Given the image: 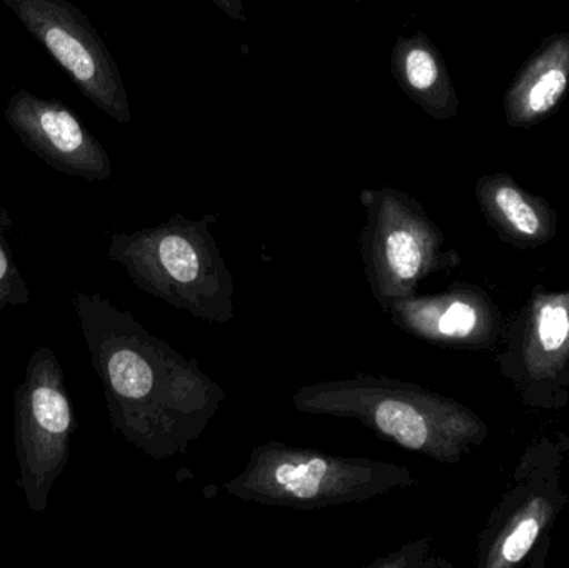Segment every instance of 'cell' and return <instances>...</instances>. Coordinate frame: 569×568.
Here are the masks:
<instances>
[{"label":"cell","mask_w":569,"mask_h":568,"mask_svg":"<svg viewBox=\"0 0 569 568\" xmlns=\"http://www.w3.org/2000/svg\"><path fill=\"white\" fill-rule=\"evenodd\" d=\"M569 90V32L551 33L525 60L505 92V119L531 129L558 109Z\"/></svg>","instance_id":"obj_13"},{"label":"cell","mask_w":569,"mask_h":568,"mask_svg":"<svg viewBox=\"0 0 569 568\" xmlns=\"http://www.w3.org/2000/svg\"><path fill=\"white\" fill-rule=\"evenodd\" d=\"M72 306L112 429L157 462L186 454L226 400L219 382L100 293Z\"/></svg>","instance_id":"obj_1"},{"label":"cell","mask_w":569,"mask_h":568,"mask_svg":"<svg viewBox=\"0 0 569 568\" xmlns=\"http://www.w3.org/2000/svg\"><path fill=\"white\" fill-rule=\"evenodd\" d=\"M453 568V564L435 556L431 550V539H421L417 542L407 544L398 552L390 554L385 559L375 560L368 568Z\"/></svg>","instance_id":"obj_16"},{"label":"cell","mask_w":569,"mask_h":568,"mask_svg":"<svg viewBox=\"0 0 569 568\" xmlns=\"http://www.w3.org/2000/svg\"><path fill=\"white\" fill-rule=\"evenodd\" d=\"M77 429L62 366L52 349L37 347L13 390L19 484L33 514L46 512L53 484L69 462L70 439Z\"/></svg>","instance_id":"obj_7"},{"label":"cell","mask_w":569,"mask_h":568,"mask_svg":"<svg viewBox=\"0 0 569 568\" xmlns=\"http://www.w3.org/2000/svg\"><path fill=\"white\" fill-rule=\"evenodd\" d=\"M475 196L488 226L515 249H538L557 237V210L545 197L521 187L510 173L480 177Z\"/></svg>","instance_id":"obj_12"},{"label":"cell","mask_w":569,"mask_h":568,"mask_svg":"<svg viewBox=\"0 0 569 568\" xmlns=\"http://www.w3.org/2000/svg\"><path fill=\"white\" fill-rule=\"evenodd\" d=\"M80 90L120 123L132 119L116 60L89 20L69 0H3Z\"/></svg>","instance_id":"obj_9"},{"label":"cell","mask_w":569,"mask_h":568,"mask_svg":"<svg viewBox=\"0 0 569 568\" xmlns=\"http://www.w3.org/2000/svg\"><path fill=\"white\" fill-rule=\"evenodd\" d=\"M565 439V452H567L569 459V434H563Z\"/></svg>","instance_id":"obj_18"},{"label":"cell","mask_w":569,"mask_h":568,"mask_svg":"<svg viewBox=\"0 0 569 568\" xmlns=\"http://www.w3.org/2000/svg\"><path fill=\"white\" fill-rule=\"evenodd\" d=\"M295 409L360 422L388 442L435 462L458 464L485 442L488 426L470 407L418 383L358 376L300 387Z\"/></svg>","instance_id":"obj_2"},{"label":"cell","mask_w":569,"mask_h":568,"mask_svg":"<svg viewBox=\"0 0 569 568\" xmlns=\"http://www.w3.org/2000/svg\"><path fill=\"white\" fill-rule=\"evenodd\" d=\"M217 216L199 220L176 213L132 233H113L109 259L150 296L197 319L227 323L236 317V282L210 232Z\"/></svg>","instance_id":"obj_3"},{"label":"cell","mask_w":569,"mask_h":568,"mask_svg":"<svg viewBox=\"0 0 569 568\" xmlns=\"http://www.w3.org/2000/svg\"><path fill=\"white\" fill-rule=\"evenodd\" d=\"M10 226L9 216L0 210V316L7 307L27 306L30 300L29 287L7 240Z\"/></svg>","instance_id":"obj_15"},{"label":"cell","mask_w":569,"mask_h":568,"mask_svg":"<svg viewBox=\"0 0 569 568\" xmlns=\"http://www.w3.org/2000/svg\"><path fill=\"white\" fill-rule=\"evenodd\" d=\"M418 484L415 474L398 464L333 456L270 440L252 450L243 472L223 489L243 502L317 510L368 502Z\"/></svg>","instance_id":"obj_4"},{"label":"cell","mask_w":569,"mask_h":568,"mask_svg":"<svg viewBox=\"0 0 569 568\" xmlns=\"http://www.w3.org/2000/svg\"><path fill=\"white\" fill-rule=\"evenodd\" d=\"M227 17L243 22L246 20V7L242 0H212Z\"/></svg>","instance_id":"obj_17"},{"label":"cell","mask_w":569,"mask_h":568,"mask_svg":"<svg viewBox=\"0 0 569 568\" xmlns=\"http://www.w3.org/2000/svg\"><path fill=\"white\" fill-rule=\"evenodd\" d=\"M408 336L447 349L495 352L503 343L508 317L473 283L455 282L428 296L408 297L385 310Z\"/></svg>","instance_id":"obj_10"},{"label":"cell","mask_w":569,"mask_h":568,"mask_svg":"<svg viewBox=\"0 0 569 568\" xmlns=\"http://www.w3.org/2000/svg\"><path fill=\"white\" fill-rule=\"evenodd\" d=\"M351 2L358 3L361 2V0H351Z\"/></svg>","instance_id":"obj_19"},{"label":"cell","mask_w":569,"mask_h":568,"mask_svg":"<svg viewBox=\"0 0 569 568\" xmlns=\"http://www.w3.org/2000/svg\"><path fill=\"white\" fill-rule=\"evenodd\" d=\"M6 116L22 142L60 172L87 180L112 176L106 149L67 107L20 92L10 100Z\"/></svg>","instance_id":"obj_11"},{"label":"cell","mask_w":569,"mask_h":568,"mask_svg":"<svg viewBox=\"0 0 569 568\" xmlns=\"http://www.w3.org/2000/svg\"><path fill=\"white\" fill-rule=\"evenodd\" d=\"M501 376L530 409L563 410L569 403V286H535L508 317L498 349Z\"/></svg>","instance_id":"obj_8"},{"label":"cell","mask_w":569,"mask_h":568,"mask_svg":"<svg viewBox=\"0 0 569 568\" xmlns=\"http://www.w3.org/2000/svg\"><path fill=\"white\" fill-rule=\"evenodd\" d=\"M390 70L398 87L428 116L441 122L457 116L460 97L443 56L427 33L398 37Z\"/></svg>","instance_id":"obj_14"},{"label":"cell","mask_w":569,"mask_h":568,"mask_svg":"<svg viewBox=\"0 0 569 568\" xmlns=\"http://www.w3.org/2000/svg\"><path fill=\"white\" fill-rule=\"evenodd\" d=\"M365 226L361 262L371 296L385 310L418 293L423 280L457 269L460 253L445 247L440 227L410 193L395 187L360 192Z\"/></svg>","instance_id":"obj_5"},{"label":"cell","mask_w":569,"mask_h":568,"mask_svg":"<svg viewBox=\"0 0 569 568\" xmlns=\"http://www.w3.org/2000/svg\"><path fill=\"white\" fill-rule=\"evenodd\" d=\"M565 456L563 434L557 442L541 436L528 444L478 536L475 566L545 567L555 524L569 502L561 486Z\"/></svg>","instance_id":"obj_6"}]
</instances>
